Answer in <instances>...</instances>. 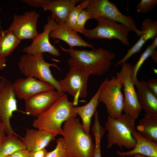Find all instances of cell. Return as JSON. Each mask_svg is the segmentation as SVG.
I'll list each match as a JSON object with an SVG mask.
<instances>
[{"label":"cell","mask_w":157,"mask_h":157,"mask_svg":"<svg viewBox=\"0 0 157 157\" xmlns=\"http://www.w3.org/2000/svg\"><path fill=\"white\" fill-rule=\"evenodd\" d=\"M62 50L68 53L70 58L68 61L70 67H78L85 70L90 74L100 76L108 70L114 53L103 48H94L90 50L66 49Z\"/></svg>","instance_id":"cell-1"},{"label":"cell","mask_w":157,"mask_h":157,"mask_svg":"<svg viewBox=\"0 0 157 157\" xmlns=\"http://www.w3.org/2000/svg\"><path fill=\"white\" fill-rule=\"evenodd\" d=\"M74 106L64 93L47 109L37 117L33 122V126L37 129L57 135H62V123L77 115L74 111Z\"/></svg>","instance_id":"cell-2"},{"label":"cell","mask_w":157,"mask_h":157,"mask_svg":"<svg viewBox=\"0 0 157 157\" xmlns=\"http://www.w3.org/2000/svg\"><path fill=\"white\" fill-rule=\"evenodd\" d=\"M62 135L64 147L70 157H93L94 145L92 137L86 134L78 118L64 123Z\"/></svg>","instance_id":"cell-3"},{"label":"cell","mask_w":157,"mask_h":157,"mask_svg":"<svg viewBox=\"0 0 157 157\" xmlns=\"http://www.w3.org/2000/svg\"><path fill=\"white\" fill-rule=\"evenodd\" d=\"M135 119L125 113L115 119L108 116L104 128L108 132L107 147L110 148L116 144L122 150L123 147L129 150L133 149L136 141L132 133L135 130Z\"/></svg>","instance_id":"cell-4"},{"label":"cell","mask_w":157,"mask_h":157,"mask_svg":"<svg viewBox=\"0 0 157 157\" xmlns=\"http://www.w3.org/2000/svg\"><path fill=\"white\" fill-rule=\"evenodd\" d=\"M18 65L20 72L26 77H33L49 83L61 95L64 93L61 90L58 81L52 74L50 67L53 66L60 70V69L54 63L45 61L42 53L24 54L21 57Z\"/></svg>","instance_id":"cell-5"},{"label":"cell","mask_w":157,"mask_h":157,"mask_svg":"<svg viewBox=\"0 0 157 157\" xmlns=\"http://www.w3.org/2000/svg\"><path fill=\"white\" fill-rule=\"evenodd\" d=\"M85 10L89 13L90 19L99 17L107 18L124 25L134 32L138 37L142 34L134 19L123 14L114 3L108 0H89Z\"/></svg>","instance_id":"cell-6"},{"label":"cell","mask_w":157,"mask_h":157,"mask_svg":"<svg viewBox=\"0 0 157 157\" xmlns=\"http://www.w3.org/2000/svg\"><path fill=\"white\" fill-rule=\"evenodd\" d=\"M95 19L97 26L91 29H86L83 33L91 39H116L125 45L129 46L128 35L131 30L124 25L104 17H99Z\"/></svg>","instance_id":"cell-7"},{"label":"cell","mask_w":157,"mask_h":157,"mask_svg":"<svg viewBox=\"0 0 157 157\" xmlns=\"http://www.w3.org/2000/svg\"><path fill=\"white\" fill-rule=\"evenodd\" d=\"M13 83L2 76H0V122L4 125L6 133L19 136L12 129L10 119L15 111L26 114L18 109Z\"/></svg>","instance_id":"cell-8"},{"label":"cell","mask_w":157,"mask_h":157,"mask_svg":"<svg viewBox=\"0 0 157 157\" xmlns=\"http://www.w3.org/2000/svg\"><path fill=\"white\" fill-rule=\"evenodd\" d=\"M123 84L119 79L112 76L108 79L101 88L98 97L99 102L105 105L109 116L114 119L122 114L124 97L121 91Z\"/></svg>","instance_id":"cell-9"},{"label":"cell","mask_w":157,"mask_h":157,"mask_svg":"<svg viewBox=\"0 0 157 157\" xmlns=\"http://www.w3.org/2000/svg\"><path fill=\"white\" fill-rule=\"evenodd\" d=\"M122 66L120 71L116 73L115 77L120 80L124 87L123 111L136 119L142 109L138 102L134 85L131 80L132 66L128 63H125Z\"/></svg>","instance_id":"cell-10"},{"label":"cell","mask_w":157,"mask_h":157,"mask_svg":"<svg viewBox=\"0 0 157 157\" xmlns=\"http://www.w3.org/2000/svg\"><path fill=\"white\" fill-rule=\"evenodd\" d=\"M90 75L85 70L78 67H70L65 78L58 81L62 92L74 97L72 103L74 106L78 104L79 97L87 96V83Z\"/></svg>","instance_id":"cell-11"},{"label":"cell","mask_w":157,"mask_h":157,"mask_svg":"<svg viewBox=\"0 0 157 157\" xmlns=\"http://www.w3.org/2000/svg\"><path fill=\"white\" fill-rule=\"evenodd\" d=\"M39 16V13L34 10L21 15L14 14L9 27L2 31L4 33L12 32L21 40L32 39L38 33L37 25Z\"/></svg>","instance_id":"cell-12"},{"label":"cell","mask_w":157,"mask_h":157,"mask_svg":"<svg viewBox=\"0 0 157 157\" xmlns=\"http://www.w3.org/2000/svg\"><path fill=\"white\" fill-rule=\"evenodd\" d=\"M47 22L44 26L43 31L38 33L32 39L31 44L24 48L23 52L33 55L47 52L54 56H60L59 50L51 44L49 38L50 33L57 27L58 24L51 15L48 17Z\"/></svg>","instance_id":"cell-13"},{"label":"cell","mask_w":157,"mask_h":157,"mask_svg":"<svg viewBox=\"0 0 157 157\" xmlns=\"http://www.w3.org/2000/svg\"><path fill=\"white\" fill-rule=\"evenodd\" d=\"M61 95L57 91L50 90L25 99L26 114L37 117L47 109Z\"/></svg>","instance_id":"cell-14"},{"label":"cell","mask_w":157,"mask_h":157,"mask_svg":"<svg viewBox=\"0 0 157 157\" xmlns=\"http://www.w3.org/2000/svg\"><path fill=\"white\" fill-rule=\"evenodd\" d=\"M13 83L16 97L24 100L38 94L55 89L50 84L31 77L18 78Z\"/></svg>","instance_id":"cell-15"},{"label":"cell","mask_w":157,"mask_h":157,"mask_svg":"<svg viewBox=\"0 0 157 157\" xmlns=\"http://www.w3.org/2000/svg\"><path fill=\"white\" fill-rule=\"evenodd\" d=\"M57 135L43 130L27 129L24 137L20 138L26 149L31 151L45 148Z\"/></svg>","instance_id":"cell-16"},{"label":"cell","mask_w":157,"mask_h":157,"mask_svg":"<svg viewBox=\"0 0 157 157\" xmlns=\"http://www.w3.org/2000/svg\"><path fill=\"white\" fill-rule=\"evenodd\" d=\"M140 31L142 34L140 39L131 48L127 50L126 54L117 63L116 67L119 65H122L131 56L139 52L146 41L156 37L157 35V20L152 21L149 18L145 19L142 22Z\"/></svg>","instance_id":"cell-17"},{"label":"cell","mask_w":157,"mask_h":157,"mask_svg":"<svg viewBox=\"0 0 157 157\" xmlns=\"http://www.w3.org/2000/svg\"><path fill=\"white\" fill-rule=\"evenodd\" d=\"M83 0H49L42 7L44 11H49L51 17L58 24L65 23L68 15L72 8Z\"/></svg>","instance_id":"cell-18"},{"label":"cell","mask_w":157,"mask_h":157,"mask_svg":"<svg viewBox=\"0 0 157 157\" xmlns=\"http://www.w3.org/2000/svg\"><path fill=\"white\" fill-rule=\"evenodd\" d=\"M49 37L61 40L67 44L69 48L75 46L94 48L93 44L86 42L83 39L65 23L58 24L50 33Z\"/></svg>","instance_id":"cell-19"},{"label":"cell","mask_w":157,"mask_h":157,"mask_svg":"<svg viewBox=\"0 0 157 157\" xmlns=\"http://www.w3.org/2000/svg\"><path fill=\"white\" fill-rule=\"evenodd\" d=\"M132 135L136 141L134 147L130 151L122 152L116 151V154L120 157H131L138 154L150 157H157V143L149 140L141 135L135 130Z\"/></svg>","instance_id":"cell-20"},{"label":"cell","mask_w":157,"mask_h":157,"mask_svg":"<svg viewBox=\"0 0 157 157\" xmlns=\"http://www.w3.org/2000/svg\"><path fill=\"white\" fill-rule=\"evenodd\" d=\"M138 102L146 113L157 115V96L148 88L147 82L138 81L134 84Z\"/></svg>","instance_id":"cell-21"},{"label":"cell","mask_w":157,"mask_h":157,"mask_svg":"<svg viewBox=\"0 0 157 157\" xmlns=\"http://www.w3.org/2000/svg\"><path fill=\"white\" fill-rule=\"evenodd\" d=\"M107 79H105L102 82L96 93L87 104L82 106L74 107L75 112L81 119L83 128L87 134L90 133L92 118L99 103L98 97L100 90Z\"/></svg>","instance_id":"cell-22"},{"label":"cell","mask_w":157,"mask_h":157,"mask_svg":"<svg viewBox=\"0 0 157 157\" xmlns=\"http://www.w3.org/2000/svg\"><path fill=\"white\" fill-rule=\"evenodd\" d=\"M136 128L143 137L157 143V115L145 113Z\"/></svg>","instance_id":"cell-23"},{"label":"cell","mask_w":157,"mask_h":157,"mask_svg":"<svg viewBox=\"0 0 157 157\" xmlns=\"http://www.w3.org/2000/svg\"><path fill=\"white\" fill-rule=\"evenodd\" d=\"M21 41L12 32L4 33L0 31V58H6L10 55Z\"/></svg>","instance_id":"cell-24"},{"label":"cell","mask_w":157,"mask_h":157,"mask_svg":"<svg viewBox=\"0 0 157 157\" xmlns=\"http://www.w3.org/2000/svg\"><path fill=\"white\" fill-rule=\"evenodd\" d=\"M26 149L22 140L11 134L5 136L0 144V157L10 156L17 151Z\"/></svg>","instance_id":"cell-25"},{"label":"cell","mask_w":157,"mask_h":157,"mask_svg":"<svg viewBox=\"0 0 157 157\" xmlns=\"http://www.w3.org/2000/svg\"><path fill=\"white\" fill-rule=\"evenodd\" d=\"M89 0H83L70 11L65 24L74 30L77 19L81 12L87 7Z\"/></svg>","instance_id":"cell-26"},{"label":"cell","mask_w":157,"mask_h":157,"mask_svg":"<svg viewBox=\"0 0 157 157\" xmlns=\"http://www.w3.org/2000/svg\"><path fill=\"white\" fill-rule=\"evenodd\" d=\"M156 48L151 45H148L145 51L141 55L139 60L133 66H132L131 80L134 84L138 81L137 75L141 67L147 58L150 56Z\"/></svg>","instance_id":"cell-27"},{"label":"cell","mask_w":157,"mask_h":157,"mask_svg":"<svg viewBox=\"0 0 157 157\" xmlns=\"http://www.w3.org/2000/svg\"><path fill=\"white\" fill-rule=\"evenodd\" d=\"M95 140L94 149L93 157H101L100 142L101 140L105 133V130L99 125H95L92 128Z\"/></svg>","instance_id":"cell-28"},{"label":"cell","mask_w":157,"mask_h":157,"mask_svg":"<svg viewBox=\"0 0 157 157\" xmlns=\"http://www.w3.org/2000/svg\"><path fill=\"white\" fill-rule=\"evenodd\" d=\"M45 157H70L64 147L62 138L57 139L55 148L48 152Z\"/></svg>","instance_id":"cell-29"},{"label":"cell","mask_w":157,"mask_h":157,"mask_svg":"<svg viewBox=\"0 0 157 157\" xmlns=\"http://www.w3.org/2000/svg\"><path fill=\"white\" fill-rule=\"evenodd\" d=\"M90 19L89 13L85 9L83 10L78 16L75 24L74 31L83 34L86 29L85 24L88 19Z\"/></svg>","instance_id":"cell-30"},{"label":"cell","mask_w":157,"mask_h":157,"mask_svg":"<svg viewBox=\"0 0 157 157\" xmlns=\"http://www.w3.org/2000/svg\"><path fill=\"white\" fill-rule=\"evenodd\" d=\"M157 4V0H141L137 6L136 11L139 13H147L153 9Z\"/></svg>","instance_id":"cell-31"},{"label":"cell","mask_w":157,"mask_h":157,"mask_svg":"<svg viewBox=\"0 0 157 157\" xmlns=\"http://www.w3.org/2000/svg\"><path fill=\"white\" fill-rule=\"evenodd\" d=\"M21 1L31 6L39 8H42L49 0H22Z\"/></svg>","instance_id":"cell-32"},{"label":"cell","mask_w":157,"mask_h":157,"mask_svg":"<svg viewBox=\"0 0 157 157\" xmlns=\"http://www.w3.org/2000/svg\"><path fill=\"white\" fill-rule=\"evenodd\" d=\"M149 89L157 96V79L156 78L149 79L147 82Z\"/></svg>","instance_id":"cell-33"},{"label":"cell","mask_w":157,"mask_h":157,"mask_svg":"<svg viewBox=\"0 0 157 157\" xmlns=\"http://www.w3.org/2000/svg\"><path fill=\"white\" fill-rule=\"evenodd\" d=\"M11 157H30V151L26 149H22L15 152Z\"/></svg>","instance_id":"cell-34"},{"label":"cell","mask_w":157,"mask_h":157,"mask_svg":"<svg viewBox=\"0 0 157 157\" xmlns=\"http://www.w3.org/2000/svg\"><path fill=\"white\" fill-rule=\"evenodd\" d=\"M48 152L45 148L37 151H30V157H45Z\"/></svg>","instance_id":"cell-35"},{"label":"cell","mask_w":157,"mask_h":157,"mask_svg":"<svg viewBox=\"0 0 157 157\" xmlns=\"http://www.w3.org/2000/svg\"><path fill=\"white\" fill-rule=\"evenodd\" d=\"M6 133L5 126L3 124L0 122V144L4 138Z\"/></svg>","instance_id":"cell-36"},{"label":"cell","mask_w":157,"mask_h":157,"mask_svg":"<svg viewBox=\"0 0 157 157\" xmlns=\"http://www.w3.org/2000/svg\"><path fill=\"white\" fill-rule=\"evenodd\" d=\"M7 61L6 58H0V70L3 69L6 66Z\"/></svg>","instance_id":"cell-37"},{"label":"cell","mask_w":157,"mask_h":157,"mask_svg":"<svg viewBox=\"0 0 157 157\" xmlns=\"http://www.w3.org/2000/svg\"><path fill=\"white\" fill-rule=\"evenodd\" d=\"M150 56L151 57L154 62L155 63H157V51L155 49L154 51L152 54Z\"/></svg>","instance_id":"cell-38"},{"label":"cell","mask_w":157,"mask_h":157,"mask_svg":"<svg viewBox=\"0 0 157 157\" xmlns=\"http://www.w3.org/2000/svg\"><path fill=\"white\" fill-rule=\"evenodd\" d=\"M151 45L156 49L157 47V37L155 38L153 41Z\"/></svg>","instance_id":"cell-39"},{"label":"cell","mask_w":157,"mask_h":157,"mask_svg":"<svg viewBox=\"0 0 157 157\" xmlns=\"http://www.w3.org/2000/svg\"><path fill=\"white\" fill-rule=\"evenodd\" d=\"M133 157H150L145 155H143L140 154H135L133 155Z\"/></svg>","instance_id":"cell-40"},{"label":"cell","mask_w":157,"mask_h":157,"mask_svg":"<svg viewBox=\"0 0 157 157\" xmlns=\"http://www.w3.org/2000/svg\"><path fill=\"white\" fill-rule=\"evenodd\" d=\"M11 157V156H5V157Z\"/></svg>","instance_id":"cell-41"}]
</instances>
